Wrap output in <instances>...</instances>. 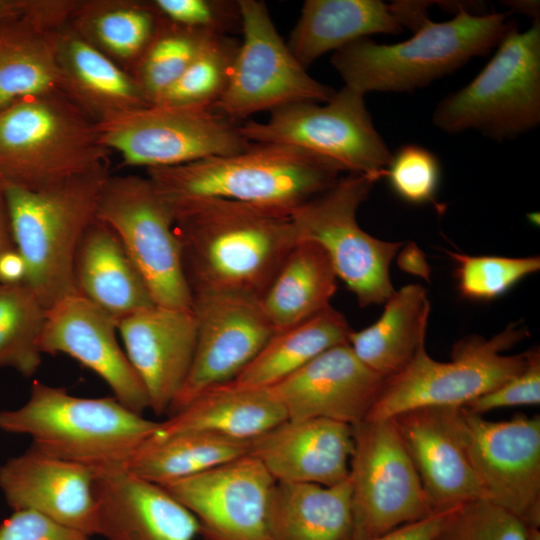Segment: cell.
Listing matches in <instances>:
<instances>
[{"label": "cell", "instance_id": "obj_1", "mask_svg": "<svg viewBox=\"0 0 540 540\" xmlns=\"http://www.w3.org/2000/svg\"><path fill=\"white\" fill-rule=\"evenodd\" d=\"M166 199L193 298L260 301L299 241L287 215L216 197Z\"/></svg>", "mask_w": 540, "mask_h": 540}, {"label": "cell", "instance_id": "obj_2", "mask_svg": "<svg viewBox=\"0 0 540 540\" xmlns=\"http://www.w3.org/2000/svg\"><path fill=\"white\" fill-rule=\"evenodd\" d=\"M467 5L451 20H426L399 43L379 44L369 37L354 41L335 51L331 63L345 86L363 95L422 88L488 54L516 27L509 12L473 14Z\"/></svg>", "mask_w": 540, "mask_h": 540}, {"label": "cell", "instance_id": "obj_3", "mask_svg": "<svg viewBox=\"0 0 540 540\" xmlns=\"http://www.w3.org/2000/svg\"><path fill=\"white\" fill-rule=\"evenodd\" d=\"M340 172L294 146L251 143L232 155L147 169V177L169 199L216 197L290 216L332 187Z\"/></svg>", "mask_w": 540, "mask_h": 540}, {"label": "cell", "instance_id": "obj_4", "mask_svg": "<svg viewBox=\"0 0 540 540\" xmlns=\"http://www.w3.org/2000/svg\"><path fill=\"white\" fill-rule=\"evenodd\" d=\"M158 427L115 397H77L39 381L23 406L0 411V430L29 435L40 451L94 471L125 467Z\"/></svg>", "mask_w": 540, "mask_h": 540}, {"label": "cell", "instance_id": "obj_5", "mask_svg": "<svg viewBox=\"0 0 540 540\" xmlns=\"http://www.w3.org/2000/svg\"><path fill=\"white\" fill-rule=\"evenodd\" d=\"M110 175L107 163L40 190L5 184L13 241L27 266L23 282L47 310L77 294L75 253Z\"/></svg>", "mask_w": 540, "mask_h": 540}, {"label": "cell", "instance_id": "obj_6", "mask_svg": "<svg viewBox=\"0 0 540 540\" xmlns=\"http://www.w3.org/2000/svg\"><path fill=\"white\" fill-rule=\"evenodd\" d=\"M96 124L62 92L32 96L0 110V178L40 190L107 164Z\"/></svg>", "mask_w": 540, "mask_h": 540}, {"label": "cell", "instance_id": "obj_7", "mask_svg": "<svg viewBox=\"0 0 540 540\" xmlns=\"http://www.w3.org/2000/svg\"><path fill=\"white\" fill-rule=\"evenodd\" d=\"M526 336V329L517 324L490 339L470 335L454 344L448 362L433 359L422 347L403 370L384 380L365 419H391L422 407L466 406L526 368L529 350L503 353Z\"/></svg>", "mask_w": 540, "mask_h": 540}, {"label": "cell", "instance_id": "obj_8", "mask_svg": "<svg viewBox=\"0 0 540 540\" xmlns=\"http://www.w3.org/2000/svg\"><path fill=\"white\" fill-rule=\"evenodd\" d=\"M482 71L439 102L433 124L446 133L477 130L494 140L515 138L540 122V21L514 27Z\"/></svg>", "mask_w": 540, "mask_h": 540}, {"label": "cell", "instance_id": "obj_9", "mask_svg": "<svg viewBox=\"0 0 540 540\" xmlns=\"http://www.w3.org/2000/svg\"><path fill=\"white\" fill-rule=\"evenodd\" d=\"M376 181L368 175L348 173L290 214L298 240L315 242L326 251L337 278L361 307L383 304L395 291L389 269L402 247L401 242L368 234L357 222V210Z\"/></svg>", "mask_w": 540, "mask_h": 540}, {"label": "cell", "instance_id": "obj_10", "mask_svg": "<svg viewBox=\"0 0 540 540\" xmlns=\"http://www.w3.org/2000/svg\"><path fill=\"white\" fill-rule=\"evenodd\" d=\"M251 143L294 146L336 167L339 171L385 176L392 153L377 132L364 95L348 86L325 102L295 103L271 111L264 122L239 124Z\"/></svg>", "mask_w": 540, "mask_h": 540}, {"label": "cell", "instance_id": "obj_11", "mask_svg": "<svg viewBox=\"0 0 540 540\" xmlns=\"http://www.w3.org/2000/svg\"><path fill=\"white\" fill-rule=\"evenodd\" d=\"M95 217L115 232L156 305L193 309L172 207L148 177L110 175Z\"/></svg>", "mask_w": 540, "mask_h": 540}, {"label": "cell", "instance_id": "obj_12", "mask_svg": "<svg viewBox=\"0 0 540 540\" xmlns=\"http://www.w3.org/2000/svg\"><path fill=\"white\" fill-rule=\"evenodd\" d=\"M99 143L128 166L173 167L248 148L239 124L213 106L150 104L96 124Z\"/></svg>", "mask_w": 540, "mask_h": 540}, {"label": "cell", "instance_id": "obj_13", "mask_svg": "<svg viewBox=\"0 0 540 540\" xmlns=\"http://www.w3.org/2000/svg\"><path fill=\"white\" fill-rule=\"evenodd\" d=\"M352 427L351 540L378 537L434 514L392 420L364 419Z\"/></svg>", "mask_w": 540, "mask_h": 540}, {"label": "cell", "instance_id": "obj_14", "mask_svg": "<svg viewBox=\"0 0 540 540\" xmlns=\"http://www.w3.org/2000/svg\"><path fill=\"white\" fill-rule=\"evenodd\" d=\"M243 38L228 85L213 105L237 123L295 103L327 102L335 90L312 78L281 38L263 1H237Z\"/></svg>", "mask_w": 540, "mask_h": 540}, {"label": "cell", "instance_id": "obj_15", "mask_svg": "<svg viewBox=\"0 0 540 540\" xmlns=\"http://www.w3.org/2000/svg\"><path fill=\"white\" fill-rule=\"evenodd\" d=\"M455 424L486 500L540 527V417L491 421L456 407Z\"/></svg>", "mask_w": 540, "mask_h": 540}, {"label": "cell", "instance_id": "obj_16", "mask_svg": "<svg viewBox=\"0 0 540 540\" xmlns=\"http://www.w3.org/2000/svg\"><path fill=\"white\" fill-rule=\"evenodd\" d=\"M276 483L247 454L161 486L195 516L202 540H272Z\"/></svg>", "mask_w": 540, "mask_h": 540}, {"label": "cell", "instance_id": "obj_17", "mask_svg": "<svg viewBox=\"0 0 540 540\" xmlns=\"http://www.w3.org/2000/svg\"><path fill=\"white\" fill-rule=\"evenodd\" d=\"M197 341L186 380L172 414L201 392L234 380L276 332L260 301L210 295L193 298Z\"/></svg>", "mask_w": 540, "mask_h": 540}, {"label": "cell", "instance_id": "obj_18", "mask_svg": "<svg viewBox=\"0 0 540 540\" xmlns=\"http://www.w3.org/2000/svg\"><path fill=\"white\" fill-rule=\"evenodd\" d=\"M118 321L79 294L47 310L40 350L63 353L101 377L114 397L132 411L150 409L146 389L118 340Z\"/></svg>", "mask_w": 540, "mask_h": 540}, {"label": "cell", "instance_id": "obj_19", "mask_svg": "<svg viewBox=\"0 0 540 540\" xmlns=\"http://www.w3.org/2000/svg\"><path fill=\"white\" fill-rule=\"evenodd\" d=\"M385 378L366 367L348 343L334 346L270 389L288 420H364Z\"/></svg>", "mask_w": 540, "mask_h": 540}, {"label": "cell", "instance_id": "obj_20", "mask_svg": "<svg viewBox=\"0 0 540 540\" xmlns=\"http://www.w3.org/2000/svg\"><path fill=\"white\" fill-rule=\"evenodd\" d=\"M94 470L50 456L31 445L0 466V490L13 511H32L98 535Z\"/></svg>", "mask_w": 540, "mask_h": 540}, {"label": "cell", "instance_id": "obj_21", "mask_svg": "<svg viewBox=\"0 0 540 540\" xmlns=\"http://www.w3.org/2000/svg\"><path fill=\"white\" fill-rule=\"evenodd\" d=\"M126 355L141 379L150 409L168 413L189 373L197 341L193 309L159 305L118 322Z\"/></svg>", "mask_w": 540, "mask_h": 540}, {"label": "cell", "instance_id": "obj_22", "mask_svg": "<svg viewBox=\"0 0 540 540\" xmlns=\"http://www.w3.org/2000/svg\"><path fill=\"white\" fill-rule=\"evenodd\" d=\"M456 407H422L391 418L434 513L485 499L459 438Z\"/></svg>", "mask_w": 540, "mask_h": 540}, {"label": "cell", "instance_id": "obj_23", "mask_svg": "<svg viewBox=\"0 0 540 540\" xmlns=\"http://www.w3.org/2000/svg\"><path fill=\"white\" fill-rule=\"evenodd\" d=\"M99 532L106 540H194L195 516L164 487L125 467L94 471Z\"/></svg>", "mask_w": 540, "mask_h": 540}, {"label": "cell", "instance_id": "obj_24", "mask_svg": "<svg viewBox=\"0 0 540 540\" xmlns=\"http://www.w3.org/2000/svg\"><path fill=\"white\" fill-rule=\"evenodd\" d=\"M431 1L306 0L286 43L307 69L317 58L376 33L415 32L428 20Z\"/></svg>", "mask_w": 540, "mask_h": 540}, {"label": "cell", "instance_id": "obj_25", "mask_svg": "<svg viewBox=\"0 0 540 540\" xmlns=\"http://www.w3.org/2000/svg\"><path fill=\"white\" fill-rule=\"evenodd\" d=\"M354 449L353 427L325 418L286 420L250 443L276 482L333 486L345 481Z\"/></svg>", "mask_w": 540, "mask_h": 540}, {"label": "cell", "instance_id": "obj_26", "mask_svg": "<svg viewBox=\"0 0 540 540\" xmlns=\"http://www.w3.org/2000/svg\"><path fill=\"white\" fill-rule=\"evenodd\" d=\"M61 92L95 124L150 105L133 75L78 35L58 33Z\"/></svg>", "mask_w": 540, "mask_h": 540}, {"label": "cell", "instance_id": "obj_27", "mask_svg": "<svg viewBox=\"0 0 540 540\" xmlns=\"http://www.w3.org/2000/svg\"><path fill=\"white\" fill-rule=\"evenodd\" d=\"M286 420V412L270 388L228 382L201 392L159 422L154 437L194 432L251 442Z\"/></svg>", "mask_w": 540, "mask_h": 540}, {"label": "cell", "instance_id": "obj_28", "mask_svg": "<svg viewBox=\"0 0 540 540\" xmlns=\"http://www.w3.org/2000/svg\"><path fill=\"white\" fill-rule=\"evenodd\" d=\"M73 277L77 294L118 322L156 305L115 232L96 217L78 244Z\"/></svg>", "mask_w": 540, "mask_h": 540}, {"label": "cell", "instance_id": "obj_29", "mask_svg": "<svg viewBox=\"0 0 540 540\" xmlns=\"http://www.w3.org/2000/svg\"><path fill=\"white\" fill-rule=\"evenodd\" d=\"M384 304L377 321L352 331L348 344L366 367L386 379L403 370L425 346L431 307L420 284L395 290Z\"/></svg>", "mask_w": 540, "mask_h": 540}, {"label": "cell", "instance_id": "obj_30", "mask_svg": "<svg viewBox=\"0 0 540 540\" xmlns=\"http://www.w3.org/2000/svg\"><path fill=\"white\" fill-rule=\"evenodd\" d=\"M337 275L326 251L300 240L260 300L276 332L324 311L337 289Z\"/></svg>", "mask_w": 540, "mask_h": 540}, {"label": "cell", "instance_id": "obj_31", "mask_svg": "<svg viewBox=\"0 0 540 540\" xmlns=\"http://www.w3.org/2000/svg\"><path fill=\"white\" fill-rule=\"evenodd\" d=\"M271 529L272 540H351L349 479L333 486L277 482Z\"/></svg>", "mask_w": 540, "mask_h": 540}, {"label": "cell", "instance_id": "obj_32", "mask_svg": "<svg viewBox=\"0 0 540 540\" xmlns=\"http://www.w3.org/2000/svg\"><path fill=\"white\" fill-rule=\"evenodd\" d=\"M58 33L23 15L0 22V110L28 97L61 92Z\"/></svg>", "mask_w": 540, "mask_h": 540}, {"label": "cell", "instance_id": "obj_33", "mask_svg": "<svg viewBox=\"0 0 540 540\" xmlns=\"http://www.w3.org/2000/svg\"><path fill=\"white\" fill-rule=\"evenodd\" d=\"M353 330L345 316L329 306L312 318L277 331L232 383L271 388L326 350L348 343Z\"/></svg>", "mask_w": 540, "mask_h": 540}, {"label": "cell", "instance_id": "obj_34", "mask_svg": "<svg viewBox=\"0 0 540 540\" xmlns=\"http://www.w3.org/2000/svg\"><path fill=\"white\" fill-rule=\"evenodd\" d=\"M161 20L152 1L79 0L69 26L93 47L131 72Z\"/></svg>", "mask_w": 540, "mask_h": 540}, {"label": "cell", "instance_id": "obj_35", "mask_svg": "<svg viewBox=\"0 0 540 540\" xmlns=\"http://www.w3.org/2000/svg\"><path fill=\"white\" fill-rule=\"evenodd\" d=\"M249 441L206 433H180L151 438L125 468L147 481L163 485L191 477L245 456Z\"/></svg>", "mask_w": 540, "mask_h": 540}, {"label": "cell", "instance_id": "obj_36", "mask_svg": "<svg viewBox=\"0 0 540 540\" xmlns=\"http://www.w3.org/2000/svg\"><path fill=\"white\" fill-rule=\"evenodd\" d=\"M47 309L24 283H0V368L25 377L36 373Z\"/></svg>", "mask_w": 540, "mask_h": 540}, {"label": "cell", "instance_id": "obj_37", "mask_svg": "<svg viewBox=\"0 0 540 540\" xmlns=\"http://www.w3.org/2000/svg\"><path fill=\"white\" fill-rule=\"evenodd\" d=\"M215 35L219 34L182 27L162 18L153 38L130 72L150 104H154L180 77Z\"/></svg>", "mask_w": 540, "mask_h": 540}, {"label": "cell", "instance_id": "obj_38", "mask_svg": "<svg viewBox=\"0 0 540 540\" xmlns=\"http://www.w3.org/2000/svg\"><path fill=\"white\" fill-rule=\"evenodd\" d=\"M239 43L228 35L210 38L154 104L213 106L228 85Z\"/></svg>", "mask_w": 540, "mask_h": 540}, {"label": "cell", "instance_id": "obj_39", "mask_svg": "<svg viewBox=\"0 0 540 540\" xmlns=\"http://www.w3.org/2000/svg\"><path fill=\"white\" fill-rule=\"evenodd\" d=\"M455 263L454 277L459 294L474 301L495 299L540 268L538 256H473L447 252Z\"/></svg>", "mask_w": 540, "mask_h": 540}, {"label": "cell", "instance_id": "obj_40", "mask_svg": "<svg viewBox=\"0 0 540 540\" xmlns=\"http://www.w3.org/2000/svg\"><path fill=\"white\" fill-rule=\"evenodd\" d=\"M526 527L507 510L479 499L446 512L432 540H527Z\"/></svg>", "mask_w": 540, "mask_h": 540}, {"label": "cell", "instance_id": "obj_41", "mask_svg": "<svg viewBox=\"0 0 540 540\" xmlns=\"http://www.w3.org/2000/svg\"><path fill=\"white\" fill-rule=\"evenodd\" d=\"M385 177L401 200L414 205L431 203L439 188L440 162L430 150L406 144L392 154Z\"/></svg>", "mask_w": 540, "mask_h": 540}, {"label": "cell", "instance_id": "obj_42", "mask_svg": "<svg viewBox=\"0 0 540 540\" xmlns=\"http://www.w3.org/2000/svg\"><path fill=\"white\" fill-rule=\"evenodd\" d=\"M154 7L165 20L176 25L227 35L241 26L237 1L225 0H153Z\"/></svg>", "mask_w": 540, "mask_h": 540}, {"label": "cell", "instance_id": "obj_43", "mask_svg": "<svg viewBox=\"0 0 540 540\" xmlns=\"http://www.w3.org/2000/svg\"><path fill=\"white\" fill-rule=\"evenodd\" d=\"M529 351V362L523 371L464 407L470 412L482 415L499 408L538 405L540 403V351L536 347Z\"/></svg>", "mask_w": 540, "mask_h": 540}, {"label": "cell", "instance_id": "obj_44", "mask_svg": "<svg viewBox=\"0 0 540 540\" xmlns=\"http://www.w3.org/2000/svg\"><path fill=\"white\" fill-rule=\"evenodd\" d=\"M90 537L32 511H13L0 523V540H91Z\"/></svg>", "mask_w": 540, "mask_h": 540}, {"label": "cell", "instance_id": "obj_45", "mask_svg": "<svg viewBox=\"0 0 540 540\" xmlns=\"http://www.w3.org/2000/svg\"><path fill=\"white\" fill-rule=\"evenodd\" d=\"M445 514L446 512L434 513L417 522L401 526L387 534L366 540H432Z\"/></svg>", "mask_w": 540, "mask_h": 540}, {"label": "cell", "instance_id": "obj_46", "mask_svg": "<svg viewBox=\"0 0 540 540\" xmlns=\"http://www.w3.org/2000/svg\"><path fill=\"white\" fill-rule=\"evenodd\" d=\"M398 252L397 264L401 270L429 280L430 267L424 253L416 244L409 243Z\"/></svg>", "mask_w": 540, "mask_h": 540}, {"label": "cell", "instance_id": "obj_47", "mask_svg": "<svg viewBox=\"0 0 540 540\" xmlns=\"http://www.w3.org/2000/svg\"><path fill=\"white\" fill-rule=\"evenodd\" d=\"M26 274V262L16 248L0 255V283H21L25 280Z\"/></svg>", "mask_w": 540, "mask_h": 540}, {"label": "cell", "instance_id": "obj_48", "mask_svg": "<svg viewBox=\"0 0 540 540\" xmlns=\"http://www.w3.org/2000/svg\"><path fill=\"white\" fill-rule=\"evenodd\" d=\"M15 249L12 237L5 184L0 178V255Z\"/></svg>", "mask_w": 540, "mask_h": 540}, {"label": "cell", "instance_id": "obj_49", "mask_svg": "<svg viewBox=\"0 0 540 540\" xmlns=\"http://www.w3.org/2000/svg\"><path fill=\"white\" fill-rule=\"evenodd\" d=\"M505 7L509 8L508 12H518L529 16L534 21H539V1H530V0H517V1H504L503 4Z\"/></svg>", "mask_w": 540, "mask_h": 540}, {"label": "cell", "instance_id": "obj_50", "mask_svg": "<svg viewBox=\"0 0 540 540\" xmlns=\"http://www.w3.org/2000/svg\"><path fill=\"white\" fill-rule=\"evenodd\" d=\"M25 0H0V22L21 16Z\"/></svg>", "mask_w": 540, "mask_h": 540}, {"label": "cell", "instance_id": "obj_51", "mask_svg": "<svg viewBox=\"0 0 540 540\" xmlns=\"http://www.w3.org/2000/svg\"><path fill=\"white\" fill-rule=\"evenodd\" d=\"M526 537L527 540H540V530L539 527H526Z\"/></svg>", "mask_w": 540, "mask_h": 540}]
</instances>
